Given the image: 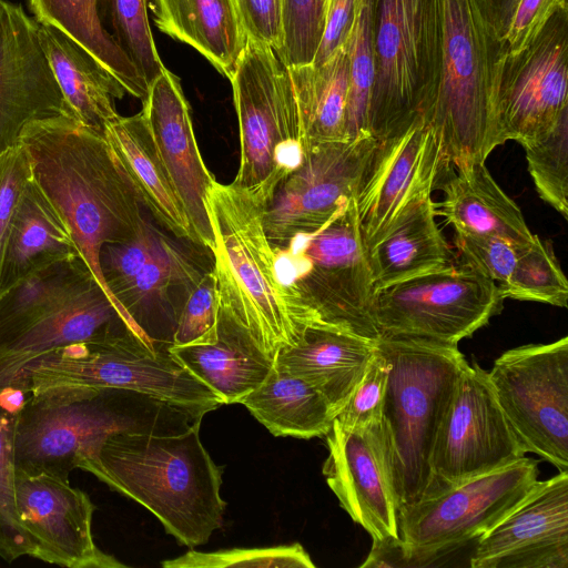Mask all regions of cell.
Instances as JSON below:
<instances>
[{
  "label": "cell",
  "mask_w": 568,
  "mask_h": 568,
  "mask_svg": "<svg viewBox=\"0 0 568 568\" xmlns=\"http://www.w3.org/2000/svg\"><path fill=\"white\" fill-rule=\"evenodd\" d=\"M113 38L149 88L164 71L149 26L146 0H106Z\"/></svg>",
  "instance_id": "60d3db41"
},
{
  "label": "cell",
  "mask_w": 568,
  "mask_h": 568,
  "mask_svg": "<svg viewBox=\"0 0 568 568\" xmlns=\"http://www.w3.org/2000/svg\"><path fill=\"white\" fill-rule=\"evenodd\" d=\"M327 0H283V39L276 54L287 67L312 63L324 29Z\"/></svg>",
  "instance_id": "7bdbcfd3"
},
{
  "label": "cell",
  "mask_w": 568,
  "mask_h": 568,
  "mask_svg": "<svg viewBox=\"0 0 568 568\" xmlns=\"http://www.w3.org/2000/svg\"><path fill=\"white\" fill-rule=\"evenodd\" d=\"M240 404L270 433L281 437L310 439L325 436L335 418L321 393L275 363L264 381Z\"/></svg>",
  "instance_id": "d6a6232c"
},
{
  "label": "cell",
  "mask_w": 568,
  "mask_h": 568,
  "mask_svg": "<svg viewBox=\"0 0 568 568\" xmlns=\"http://www.w3.org/2000/svg\"><path fill=\"white\" fill-rule=\"evenodd\" d=\"M81 256L62 219L32 180L13 213L0 264V295L57 262Z\"/></svg>",
  "instance_id": "4316f807"
},
{
  "label": "cell",
  "mask_w": 568,
  "mask_h": 568,
  "mask_svg": "<svg viewBox=\"0 0 568 568\" xmlns=\"http://www.w3.org/2000/svg\"><path fill=\"white\" fill-rule=\"evenodd\" d=\"M206 413L123 388L29 395L16 425V467L69 481L111 436L179 434Z\"/></svg>",
  "instance_id": "277c9868"
},
{
  "label": "cell",
  "mask_w": 568,
  "mask_h": 568,
  "mask_svg": "<svg viewBox=\"0 0 568 568\" xmlns=\"http://www.w3.org/2000/svg\"><path fill=\"white\" fill-rule=\"evenodd\" d=\"M57 116L77 119L50 68L38 22L20 4L0 0V156L20 144L28 124Z\"/></svg>",
  "instance_id": "ffe728a7"
},
{
  "label": "cell",
  "mask_w": 568,
  "mask_h": 568,
  "mask_svg": "<svg viewBox=\"0 0 568 568\" xmlns=\"http://www.w3.org/2000/svg\"><path fill=\"white\" fill-rule=\"evenodd\" d=\"M373 14L374 0H358L347 39L349 71L346 108L347 139L369 134V104L375 80Z\"/></svg>",
  "instance_id": "74e56055"
},
{
  "label": "cell",
  "mask_w": 568,
  "mask_h": 568,
  "mask_svg": "<svg viewBox=\"0 0 568 568\" xmlns=\"http://www.w3.org/2000/svg\"><path fill=\"white\" fill-rule=\"evenodd\" d=\"M205 206L214 235L219 314L274 358L296 342L303 325L297 292L281 280L264 230V203L245 189L215 181Z\"/></svg>",
  "instance_id": "3957f363"
},
{
  "label": "cell",
  "mask_w": 568,
  "mask_h": 568,
  "mask_svg": "<svg viewBox=\"0 0 568 568\" xmlns=\"http://www.w3.org/2000/svg\"><path fill=\"white\" fill-rule=\"evenodd\" d=\"M159 236L160 232L148 222L134 239L102 246L99 256L101 275L108 293L119 305L115 296L134 281L150 260Z\"/></svg>",
  "instance_id": "ee69618b"
},
{
  "label": "cell",
  "mask_w": 568,
  "mask_h": 568,
  "mask_svg": "<svg viewBox=\"0 0 568 568\" xmlns=\"http://www.w3.org/2000/svg\"><path fill=\"white\" fill-rule=\"evenodd\" d=\"M158 29L193 47L229 80L246 45L234 0H150Z\"/></svg>",
  "instance_id": "4dcf8cb0"
},
{
  "label": "cell",
  "mask_w": 568,
  "mask_h": 568,
  "mask_svg": "<svg viewBox=\"0 0 568 568\" xmlns=\"http://www.w3.org/2000/svg\"><path fill=\"white\" fill-rule=\"evenodd\" d=\"M524 456L496 400L487 371L467 363L436 433L426 497Z\"/></svg>",
  "instance_id": "5bb4252c"
},
{
  "label": "cell",
  "mask_w": 568,
  "mask_h": 568,
  "mask_svg": "<svg viewBox=\"0 0 568 568\" xmlns=\"http://www.w3.org/2000/svg\"><path fill=\"white\" fill-rule=\"evenodd\" d=\"M304 152L320 143L347 139V42L322 65L288 67Z\"/></svg>",
  "instance_id": "836d02e7"
},
{
  "label": "cell",
  "mask_w": 568,
  "mask_h": 568,
  "mask_svg": "<svg viewBox=\"0 0 568 568\" xmlns=\"http://www.w3.org/2000/svg\"><path fill=\"white\" fill-rule=\"evenodd\" d=\"M204 273L180 244L160 233L150 260L115 298L154 348L168 352L181 312L170 292L179 286L191 291Z\"/></svg>",
  "instance_id": "d4e9b609"
},
{
  "label": "cell",
  "mask_w": 568,
  "mask_h": 568,
  "mask_svg": "<svg viewBox=\"0 0 568 568\" xmlns=\"http://www.w3.org/2000/svg\"><path fill=\"white\" fill-rule=\"evenodd\" d=\"M38 22V21H37ZM39 37L59 88L84 125L102 131L115 119L124 87L91 53L61 30L39 23Z\"/></svg>",
  "instance_id": "f546056e"
},
{
  "label": "cell",
  "mask_w": 568,
  "mask_h": 568,
  "mask_svg": "<svg viewBox=\"0 0 568 568\" xmlns=\"http://www.w3.org/2000/svg\"><path fill=\"white\" fill-rule=\"evenodd\" d=\"M99 0H29L39 23L64 32L91 53L124 87L126 93L144 100L149 85L134 64L103 27Z\"/></svg>",
  "instance_id": "e575fe53"
},
{
  "label": "cell",
  "mask_w": 568,
  "mask_h": 568,
  "mask_svg": "<svg viewBox=\"0 0 568 568\" xmlns=\"http://www.w3.org/2000/svg\"><path fill=\"white\" fill-rule=\"evenodd\" d=\"M20 143L28 152L32 180L58 212L81 257L108 293L99 263L102 246L134 239L149 222L122 163L102 131L75 118L31 122Z\"/></svg>",
  "instance_id": "6da1fadb"
},
{
  "label": "cell",
  "mask_w": 568,
  "mask_h": 568,
  "mask_svg": "<svg viewBox=\"0 0 568 568\" xmlns=\"http://www.w3.org/2000/svg\"><path fill=\"white\" fill-rule=\"evenodd\" d=\"M376 143L364 134L308 148L263 206L271 244L284 247L294 237L318 230L354 199Z\"/></svg>",
  "instance_id": "9a60e30c"
},
{
  "label": "cell",
  "mask_w": 568,
  "mask_h": 568,
  "mask_svg": "<svg viewBox=\"0 0 568 568\" xmlns=\"http://www.w3.org/2000/svg\"><path fill=\"white\" fill-rule=\"evenodd\" d=\"M440 170L437 140L423 116L377 141L354 197L367 251L432 196Z\"/></svg>",
  "instance_id": "e0dca14e"
},
{
  "label": "cell",
  "mask_w": 568,
  "mask_h": 568,
  "mask_svg": "<svg viewBox=\"0 0 568 568\" xmlns=\"http://www.w3.org/2000/svg\"><path fill=\"white\" fill-rule=\"evenodd\" d=\"M487 374L523 452L568 471V337L508 349Z\"/></svg>",
  "instance_id": "7c38bea8"
},
{
  "label": "cell",
  "mask_w": 568,
  "mask_h": 568,
  "mask_svg": "<svg viewBox=\"0 0 568 568\" xmlns=\"http://www.w3.org/2000/svg\"><path fill=\"white\" fill-rule=\"evenodd\" d=\"M200 425L179 434L113 435L79 468L141 504L193 549L221 528L226 508L220 494L224 467L204 448Z\"/></svg>",
  "instance_id": "7a4b0ae2"
},
{
  "label": "cell",
  "mask_w": 568,
  "mask_h": 568,
  "mask_svg": "<svg viewBox=\"0 0 568 568\" xmlns=\"http://www.w3.org/2000/svg\"><path fill=\"white\" fill-rule=\"evenodd\" d=\"M388 372L389 362L375 346L364 376L335 417L342 426L359 428L381 420Z\"/></svg>",
  "instance_id": "bcb514c9"
},
{
  "label": "cell",
  "mask_w": 568,
  "mask_h": 568,
  "mask_svg": "<svg viewBox=\"0 0 568 568\" xmlns=\"http://www.w3.org/2000/svg\"><path fill=\"white\" fill-rule=\"evenodd\" d=\"M523 148L538 195L568 219V112L547 134Z\"/></svg>",
  "instance_id": "ab89813d"
},
{
  "label": "cell",
  "mask_w": 568,
  "mask_h": 568,
  "mask_svg": "<svg viewBox=\"0 0 568 568\" xmlns=\"http://www.w3.org/2000/svg\"><path fill=\"white\" fill-rule=\"evenodd\" d=\"M499 286L466 263L376 291L381 335H403L457 345L501 311Z\"/></svg>",
  "instance_id": "4fadbf2b"
},
{
  "label": "cell",
  "mask_w": 568,
  "mask_h": 568,
  "mask_svg": "<svg viewBox=\"0 0 568 568\" xmlns=\"http://www.w3.org/2000/svg\"><path fill=\"white\" fill-rule=\"evenodd\" d=\"M164 568H224V567H294L315 568L307 551L300 544L233 548L210 552L189 550L184 555L161 562Z\"/></svg>",
  "instance_id": "b9f144b4"
},
{
  "label": "cell",
  "mask_w": 568,
  "mask_h": 568,
  "mask_svg": "<svg viewBox=\"0 0 568 568\" xmlns=\"http://www.w3.org/2000/svg\"><path fill=\"white\" fill-rule=\"evenodd\" d=\"M487 11L499 33L501 36L505 30L508 20L513 13V10L517 3V0H483Z\"/></svg>",
  "instance_id": "f5cc1de1"
},
{
  "label": "cell",
  "mask_w": 568,
  "mask_h": 568,
  "mask_svg": "<svg viewBox=\"0 0 568 568\" xmlns=\"http://www.w3.org/2000/svg\"><path fill=\"white\" fill-rule=\"evenodd\" d=\"M103 134L153 219L176 239L196 245L142 111L131 116L119 114L104 125Z\"/></svg>",
  "instance_id": "484cf974"
},
{
  "label": "cell",
  "mask_w": 568,
  "mask_h": 568,
  "mask_svg": "<svg viewBox=\"0 0 568 568\" xmlns=\"http://www.w3.org/2000/svg\"><path fill=\"white\" fill-rule=\"evenodd\" d=\"M473 568H568V471L538 480L477 539Z\"/></svg>",
  "instance_id": "44dd1931"
},
{
  "label": "cell",
  "mask_w": 568,
  "mask_h": 568,
  "mask_svg": "<svg viewBox=\"0 0 568 568\" xmlns=\"http://www.w3.org/2000/svg\"><path fill=\"white\" fill-rule=\"evenodd\" d=\"M538 463L521 457L465 480L398 511V540L373 545L364 565L386 558L402 566H425L478 539L506 517L538 481Z\"/></svg>",
  "instance_id": "9c48e42d"
},
{
  "label": "cell",
  "mask_w": 568,
  "mask_h": 568,
  "mask_svg": "<svg viewBox=\"0 0 568 568\" xmlns=\"http://www.w3.org/2000/svg\"><path fill=\"white\" fill-rule=\"evenodd\" d=\"M219 291L213 270L189 292L181 308L172 346L212 343L217 335Z\"/></svg>",
  "instance_id": "f6af8a7d"
},
{
  "label": "cell",
  "mask_w": 568,
  "mask_h": 568,
  "mask_svg": "<svg viewBox=\"0 0 568 568\" xmlns=\"http://www.w3.org/2000/svg\"><path fill=\"white\" fill-rule=\"evenodd\" d=\"M358 0H327L324 29L312 64H324L345 45L355 18Z\"/></svg>",
  "instance_id": "816d5d0a"
},
{
  "label": "cell",
  "mask_w": 568,
  "mask_h": 568,
  "mask_svg": "<svg viewBox=\"0 0 568 568\" xmlns=\"http://www.w3.org/2000/svg\"><path fill=\"white\" fill-rule=\"evenodd\" d=\"M29 395L19 388L0 394V557L8 562L34 554L33 541L18 515L14 485L16 425Z\"/></svg>",
  "instance_id": "8d00e7d4"
},
{
  "label": "cell",
  "mask_w": 568,
  "mask_h": 568,
  "mask_svg": "<svg viewBox=\"0 0 568 568\" xmlns=\"http://www.w3.org/2000/svg\"><path fill=\"white\" fill-rule=\"evenodd\" d=\"M16 503L20 521L34 545L33 558L67 568H125L94 542L95 506L69 481L16 467Z\"/></svg>",
  "instance_id": "d6986e66"
},
{
  "label": "cell",
  "mask_w": 568,
  "mask_h": 568,
  "mask_svg": "<svg viewBox=\"0 0 568 568\" xmlns=\"http://www.w3.org/2000/svg\"><path fill=\"white\" fill-rule=\"evenodd\" d=\"M91 277L88 264L77 256L38 271L1 294L0 343L26 329Z\"/></svg>",
  "instance_id": "d590c367"
},
{
  "label": "cell",
  "mask_w": 568,
  "mask_h": 568,
  "mask_svg": "<svg viewBox=\"0 0 568 568\" xmlns=\"http://www.w3.org/2000/svg\"><path fill=\"white\" fill-rule=\"evenodd\" d=\"M568 10L556 13L520 52L504 55L496 118L501 144L523 146L547 134L568 112Z\"/></svg>",
  "instance_id": "2e32d148"
},
{
  "label": "cell",
  "mask_w": 568,
  "mask_h": 568,
  "mask_svg": "<svg viewBox=\"0 0 568 568\" xmlns=\"http://www.w3.org/2000/svg\"><path fill=\"white\" fill-rule=\"evenodd\" d=\"M230 81L240 133L232 183L265 204L305 153L290 70L273 48L247 39Z\"/></svg>",
  "instance_id": "8fae6325"
},
{
  "label": "cell",
  "mask_w": 568,
  "mask_h": 568,
  "mask_svg": "<svg viewBox=\"0 0 568 568\" xmlns=\"http://www.w3.org/2000/svg\"><path fill=\"white\" fill-rule=\"evenodd\" d=\"M30 180V159L20 143L0 156V264L13 213Z\"/></svg>",
  "instance_id": "681fc988"
},
{
  "label": "cell",
  "mask_w": 568,
  "mask_h": 568,
  "mask_svg": "<svg viewBox=\"0 0 568 568\" xmlns=\"http://www.w3.org/2000/svg\"><path fill=\"white\" fill-rule=\"evenodd\" d=\"M435 216L436 207L428 196L367 251L375 293L455 264Z\"/></svg>",
  "instance_id": "1f68e13d"
},
{
  "label": "cell",
  "mask_w": 568,
  "mask_h": 568,
  "mask_svg": "<svg viewBox=\"0 0 568 568\" xmlns=\"http://www.w3.org/2000/svg\"><path fill=\"white\" fill-rule=\"evenodd\" d=\"M505 298L567 307L568 282L550 244L534 234L523 245L516 265L500 287Z\"/></svg>",
  "instance_id": "f35d334b"
},
{
  "label": "cell",
  "mask_w": 568,
  "mask_h": 568,
  "mask_svg": "<svg viewBox=\"0 0 568 568\" xmlns=\"http://www.w3.org/2000/svg\"><path fill=\"white\" fill-rule=\"evenodd\" d=\"M562 10H568L567 0H517L500 36L503 54L514 55L520 52Z\"/></svg>",
  "instance_id": "c3c4849f"
},
{
  "label": "cell",
  "mask_w": 568,
  "mask_h": 568,
  "mask_svg": "<svg viewBox=\"0 0 568 568\" xmlns=\"http://www.w3.org/2000/svg\"><path fill=\"white\" fill-rule=\"evenodd\" d=\"M445 182L440 213L456 233L499 237L516 244L532 240L519 206L500 189L485 162L456 169Z\"/></svg>",
  "instance_id": "f1b7e54d"
},
{
  "label": "cell",
  "mask_w": 568,
  "mask_h": 568,
  "mask_svg": "<svg viewBox=\"0 0 568 568\" xmlns=\"http://www.w3.org/2000/svg\"><path fill=\"white\" fill-rule=\"evenodd\" d=\"M375 342L327 326H305L280 349L276 366L308 383L336 415L349 399L374 355Z\"/></svg>",
  "instance_id": "cb8c5ba5"
},
{
  "label": "cell",
  "mask_w": 568,
  "mask_h": 568,
  "mask_svg": "<svg viewBox=\"0 0 568 568\" xmlns=\"http://www.w3.org/2000/svg\"><path fill=\"white\" fill-rule=\"evenodd\" d=\"M281 280L296 290L303 326H327L373 342L375 287L352 199L318 230L275 247Z\"/></svg>",
  "instance_id": "52a82bcc"
},
{
  "label": "cell",
  "mask_w": 568,
  "mask_h": 568,
  "mask_svg": "<svg viewBox=\"0 0 568 568\" xmlns=\"http://www.w3.org/2000/svg\"><path fill=\"white\" fill-rule=\"evenodd\" d=\"M13 387L32 396L123 388L209 412L222 405L170 351L158 352L131 333L60 347L28 366Z\"/></svg>",
  "instance_id": "ba28073f"
},
{
  "label": "cell",
  "mask_w": 568,
  "mask_h": 568,
  "mask_svg": "<svg viewBox=\"0 0 568 568\" xmlns=\"http://www.w3.org/2000/svg\"><path fill=\"white\" fill-rule=\"evenodd\" d=\"M443 0H374L368 132L383 140L423 116L442 58Z\"/></svg>",
  "instance_id": "30bf717a"
},
{
  "label": "cell",
  "mask_w": 568,
  "mask_h": 568,
  "mask_svg": "<svg viewBox=\"0 0 568 568\" xmlns=\"http://www.w3.org/2000/svg\"><path fill=\"white\" fill-rule=\"evenodd\" d=\"M124 333L155 349L132 317L91 277L26 329L0 343V394L13 387L28 366L60 347Z\"/></svg>",
  "instance_id": "7402d4cb"
},
{
  "label": "cell",
  "mask_w": 568,
  "mask_h": 568,
  "mask_svg": "<svg viewBox=\"0 0 568 568\" xmlns=\"http://www.w3.org/2000/svg\"><path fill=\"white\" fill-rule=\"evenodd\" d=\"M375 346L389 362L381 424L400 509L429 493L434 440L467 361L457 345L422 337L382 335Z\"/></svg>",
  "instance_id": "8992f818"
},
{
  "label": "cell",
  "mask_w": 568,
  "mask_h": 568,
  "mask_svg": "<svg viewBox=\"0 0 568 568\" xmlns=\"http://www.w3.org/2000/svg\"><path fill=\"white\" fill-rule=\"evenodd\" d=\"M328 456L323 475L341 507L373 544L398 540V500L381 420L346 428L335 418L325 435Z\"/></svg>",
  "instance_id": "ac0fdd59"
},
{
  "label": "cell",
  "mask_w": 568,
  "mask_h": 568,
  "mask_svg": "<svg viewBox=\"0 0 568 568\" xmlns=\"http://www.w3.org/2000/svg\"><path fill=\"white\" fill-rule=\"evenodd\" d=\"M247 39L273 48L283 39V0H234Z\"/></svg>",
  "instance_id": "f907efd6"
},
{
  "label": "cell",
  "mask_w": 568,
  "mask_h": 568,
  "mask_svg": "<svg viewBox=\"0 0 568 568\" xmlns=\"http://www.w3.org/2000/svg\"><path fill=\"white\" fill-rule=\"evenodd\" d=\"M142 102V113L183 205L196 245L211 251L214 235L205 202L215 179L202 159L179 78L165 68L150 85Z\"/></svg>",
  "instance_id": "603a6c76"
},
{
  "label": "cell",
  "mask_w": 568,
  "mask_h": 568,
  "mask_svg": "<svg viewBox=\"0 0 568 568\" xmlns=\"http://www.w3.org/2000/svg\"><path fill=\"white\" fill-rule=\"evenodd\" d=\"M525 244L491 236L455 235V245L463 263L494 281L499 288L507 283Z\"/></svg>",
  "instance_id": "7dc6e473"
},
{
  "label": "cell",
  "mask_w": 568,
  "mask_h": 568,
  "mask_svg": "<svg viewBox=\"0 0 568 568\" xmlns=\"http://www.w3.org/2000/svg\"><path fill=\"white\" fill-rule=\"evenodd\" d=\"M437 85L423 118L438 144L442 170L485 162L499 145V33L483 0H443Z\"/></svg>",
  "instance_id": "5b68a950"
},
{
  "label": "cell",
  "mask_w": 568,
  "mask_h": 568,
  "mask_svg": "<svg viewBox=\"0 0 568 568\" xmlns=\"http://www.w3.org/2000/svg\"><path fill=\"white\" fill-rule=\"evenodd\" d=\"M169 351L222 404L240 403L264 381L274 363L246 332L220 314L214 342L171 346Z\"/></svg>",
  "instance_id": "83f0119b"
}]
</instances>
